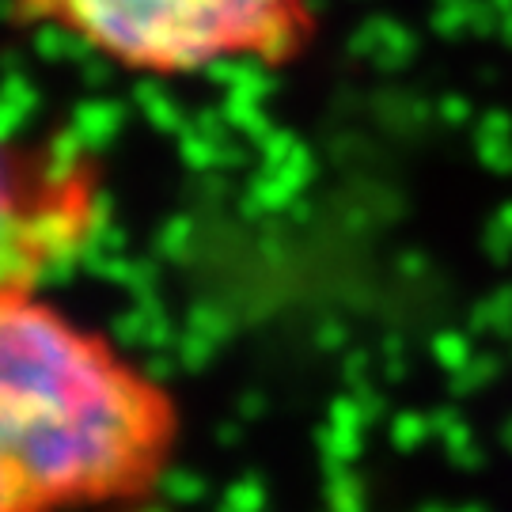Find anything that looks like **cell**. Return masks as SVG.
<instances>
[{
	"label": "cell",
	"mask_w": 512,
	"mask_h": 512,
	"mask_svg": "<svg viewBox=\"0 0 512 512\" xmlns=\"http://www.w3.org/2000/svg\"><path fill=\"white\" fill-rule=\"evenodd\" d=\"M103 167L88 152L0 129V289L42 285L103 224Z\"/></svg>",
	"instance_id": "3"
},
{
	"label": "cell",
	"mask_w": 512,
	"mask_h": 512,
	"mask_svg": "<svg viewBox=\"0 0 512 512\" xmlns=\"http://www.w3.org/2000/svg\"><path fill=\"white\" fill-rule=\"evenodd\" d=\"M183 410L38 285L0 289V512H88L156 494Z\"/></svg>",
	"instance_id": "1"
},
{
	"label": "cell",
	"mask_w": 512,
	"mask_h": 512,
	"mask_svg": "<svg viewBox=\"0 0 512 512\" xmlns=\"http://www.w3.org/2000/svg\"><path fill=\"white\" fill-rule=\"evenodd\" d=\"M12 19L160 80L228 61L281 69L315 42L311 0H12Z\"/></svg>",
	"instance_id": "2"
}]
</instances>
